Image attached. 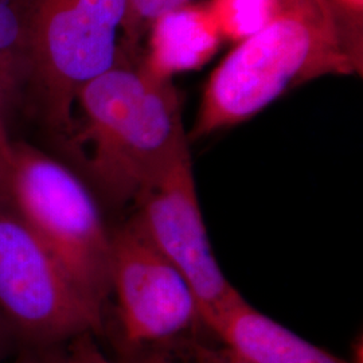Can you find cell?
<instances>
[{
  "instance_id": "6da1fadb",
  "label": "cell",
  "mask_w": 363,
  "mask_h": 363,
  "mask_svg": "<svg viewBox=\"0 0 363 363\" xmlns=\"http://www.w3.org/2000/svg\"><path fill=\"white\" fill-rule=\"evenodd\" d=\"M79 120L65 143L113 205L133 203L189 150L172 79L150 76L120 54L116 65L78 91Z\"/></svg>"
},
{
  "instance_id": "7a4b0ae2",
  "label": "cell",
  "mask_w": 363,
  "mask_h": 363,
  "mask_svg": "<svg viewBox=\"0 0 363 363\" xmlns=\"http://www.w3.org/2000/svg\"><path fill=\"white\" fill-rule=\"evenodd\" d=\"M362 74L327 0H279L272 19L237 43L211 72L189 142L253 118L300 85Z\"/></svg>"
},
{
  "instance_id": "3957f363",
  "label": "cell",
  "mask_w": 363,
  "mask_h": 363,
  "mask_svg": "<svg viewBox=\"0 0 363 363\" xmlns=\"http://www.w3.org/2000/svg\"><path fill=\"white\" fill-rule=\"evenodd\" d=\"M7 202L79 291L103 308L111 292L112 233L82 178L37 147L15 142Z\"/></svg>"
},
{
  "instance_id": "277c9868",
  "label": "cell",
  "mask_w": 363,
  "mask_h": 363,
  "mask_svg": "<svg viewBox=\"0 0 363 363\" xmlns=\"http://www.w3.org/2000/svg\"><path fill=\"white\" fill-rule=\"evenodd\" d=\"M127 0H28V81L43 123L66 140L81 88L116 65Z\"/></svg>"
},
{
  "instance_id": "5b68a950",
  "label": "cell",
  "mask_w": 363,
  "mask_h": 363,
  "mask_svg": "<svg viewBox=\"0 0 363 363\" xmlns=\"http://www.w3.org/2000/svg\"><path fill=\"white\" fill-rule=\"evenodd\" d=\"M0 318L33 349L104 331L103 308L79 291L7 201H0Z\"/></svg>"
},
{
  "instance_id": "8992f818",
  "label": "cell",
  "mask_w": 363,
  "mask_h": 363,
  "mask_svg": "<svg viewBox=\"0 0 363 363\" xmlns=\"http://www.w3.org/2000/svg\"><path fill=\"white\" fill-rule=\"evenodd\" d=\"M133 206L130 222L191 286L208 330L242 296L225 277L214 256L190 151L163 171Z\"/></svg>"
},
{
  "instance_id": "52a82bcc",
  "label": "cell",
  "mask_w": 363,
  "mask_h": 363,
  "mask_svg": "<svg viewBox=\"0 0 363 363\" xmlns=\"http://www.w3.org/2000/svg\"><path fill=\"white\" fill-rule=\"evenodd\" d=\"M109 283L123 352L169 343L205 327L191 286L130 220L111 237Z\"/></svg>"
},
{
  "instance_id": "ba28073f",
  "label": "cell",
  "mask_w": 363,
  "mask_h": 363,
  "mask_svg": "<svg viewBox=\"0 0 363 363\" xmlns=\"http://www.w3.org/2000/svg\"><path fill=\"white\" fill-rule=\"evenodd\" d=\"M237 363H362L306 340L240 298L208 328Z\"/></svg>"
},
{
  "instance_id": "9c48e42d",
  "label": "cell",
  "mask_w": 363,
  "mask_h": 363,
  "mask_svg": "<svg viewBox=\"0 0 363 363\" xmlns=\"http://www.w3.org/2000/svg\"><path fill=\"white\" fill-rule=\"evenodd\" d=\"M139 64L157 79L201 69L223 42L206 3H187L160 15L147 33Z\"/></svg>"
},
{
  "instance_id": "30bf717a",
  "label": "cell",
  "mask_w": 363,
  "mask_h": 363,
  "mask_svg": "<svg viewBox=\"0 0 363 363\" xmlns=\"http://www.w3.org/2000/svg\"><path fill=\"white\" fill-rule=\"evenodd\" d=\"M28 0H0V105L9 104L28 81Z\"/></svg>"
},
{
  "instance_id": "8fae6325",
  "label": "cell",
  "mask_w": 363,
  "mask_h": 363,
  "mask_svg": "<svg viewBox=\"0 0 363 363\" xmlns=\"http://www.w3.org/2000/svg\"><path fill=\"white\" fill-rule=\"evenodd\" d=\"M206 6L222 40L237 45L259 33L272 19L279 0H208Z\"/></svg>"
},
{
  "instance_id": "7c38bea8",
  "label": "cell",
  "mask_w": 363,
  "mask_h": 363,
  "mask_svg": "<svg viewBox=\"0 0 363 363\" xmlns=\"http://www.w3.org/2000/svg\"><path fill=\"white\" fill-rule=\"evenodd\" d=\"M124 363H237L220 343L218 347L199 343L191 335L174 342L123 352Z\"/></svg>"
},
{
  "instance_id": "4fadbf2b",
  "label": "cell",
  "mask_w": 363,
  "mask_h": 363,
  "mask_svg": "<svg viewBox=\"0 0 363 363\" xmlns=\"http://www.w3.org/2000/svg\"><path fill=\"white\" fill-rule=\"evenodd\" d=\"M191 0H127L125 15L121 26L120 54L128 60H138L142 42L156 19Z\"/></svg>"
},
{
  "instance_id": "5bb4252c",
  "label": "cell",
  "mask_w": 363,
  "mask_h": 363,
  "mask_svg": "<svg viewBox=\"0 0 363 363\" xmlns=\"http://www.w3.org/2000/svg\"><path fill=\"white\" fill-rule=\"evenodd\" d=\"M339 31L359 69L363 67V0H327Z\"/></svg>"
},
{
  "instance_id": "9a60e30c",
  "label": "cell",
  "mask_w": 363,
  "mask_h": 363,
  "mask_svg": "<svg viewBox=\"0 0 363 363\" xmlns=\"http://www.w3.org/2000/svg\"><path fill=\"white\" fill-rule=\"evenodd\" d=\"M66 352L67 363H124L121 359H112L97 345L94 335H82L69 342Z\"/></svg>"
},
{
  "instance_id": "2e32d148",
  "label": "cell",
  "mask_w": 363,
  "mask_h": 363,
  "mask_svg": "<svg viewBox=\"0 0 363 363\" xmlns=\"http://www.w3.org/2000/svg\"><path fill=\"white\" fill-rule=\"evenodd\" d=\"M13 143L4 124L0 105V201H7V189L13 163Z\"/></svg>"
},
{
  "instance_id": "e0dca14e",
  "label": "cell",
  "mask_w": 363,
  "mask_h": 363,
  "mask_svg": "<svg viewBox=\"0 0 363 363\" xmlns=\"http://www.w3.org/2000/svg\"><path fill=\"white\" fill-rule=\"evenodd\" d=\"M15 363H67L66 352L52 349H33V352L22 357Z\"/></svg>"
},
{
  "instance_id": "ac0fdd59",
  "label": "cell",
  "mask_w": 363,
  "mask_h": 363,
  "mask_svg": "<svg viewBox=\"0 0 363 363\" xmlns=\"http://www.w3.org/2000/svg\"><path fill=\"white\" fill-rule=\"evenodd\" d=\"M13 334L9 330V327L4 323V320L0 318V362L3 361V357L6 355V351L10 346V342L13 339Z\"/></svg>"
}]
</instances>
